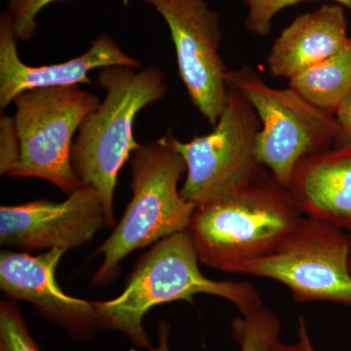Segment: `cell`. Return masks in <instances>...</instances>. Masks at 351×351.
I'll return each mask as SVG.
<instances>
[{
  "instance_id": "obj_1",
  "label": "cell",
  "mask_w": 351,
  "mask_h": 351,
  "mask_svg": "<svg viewBox=\"0 0 351 351\" xmlns=\"http://www.w3.org/2000/svg\"><path fill=\"white\" fill-rule=\"evenodd\" d=\"M188 230L156 242L138 260L124 289L115 299L94 302L99 328L117 330L134 345L152 346L143 319L152 307L176 301L195 302V295H217L232 302L241 315L263 309L260 293L246 281H216L203 276Z\"/></svg>"
},
{
  "instance_id": "obj_2",
  "label": "cell",
  "mask_w": 351,
  "mask_h": 351,
  "mask_svg": "<svg viewBox=\"0 0 351 351\" xmlns=\"http://www.w3.org/2000/svg\"><path fill=\"white\" fill-rule=\"evenodd\" d=\"M97 82L106 97L82 122L73 145L71 164L82 184L93 186L103 203L106 226L115 225L117 176L138 149L133 136L136 117L143 108L167 95L165 75L157 66L100 69Z\"/></svg>"
},
{
  "instance_id": "obj_3",
  "label": "cell",
  "mask_w": 351,
  "mask_h": 351,
  "mask_svg": "<svg viewBox=\"0 0 351 351\" xmlns=\"http://www.w3.org/2000/svg\"><path fill=\"white\" fill-rule=\"evenodd\" d=\"M304 216L269 171L250 186L196 208L188 228L199 262L228 272L276 251Z\"/></svg>"
},
{
  "instance_id": "obj_4",
  "label": "cell",
  "mask_w": 351,
  "mask_h": 351,
  "mask_svg": "<svg viewBox=\"0 0 351 351\" xmlns=\"http://www.w3.org/2000/svg\"><path fill=\"white\" fill-rule=\"evenodd\" d=\"M168 131L163 137L140 145L132 154V199L110 237L97 250L103 263L93 283L106 285L115 278L119 263L137 249L188 230L195 205L178 189L186 164Z\"/></svg>"
},
{
  "instance_id": "obj_5",
  "label": "cell",
  "mask_w": 351,
  "mask_h": 351,
  "mask_svg": "<svg viewBox=\"0 0 351 351\" xmlns=\"http://www.w3.org/2000/svg\"><path fill=\"white\" fill-rule=\"evenodd\" d=\"M226 86L250 103L261 122L255 156L278 184L288 189L304 157L334 147L339 128L336 117L309 103L293 88L270 87L250 66L230 71Z\"/></svg>"
},
{
  "instance_id": "obj_6",
  "label": "cell",
  "mask_w": 351,
  "mask_h": 351,
  "mask_svg": "<svg viewBox=\"0 0 351 351\" xmlns=\"http://www.w3.org/2000/svg\"><path fill=\"white\" fill-rule=\"evenodd\" d=\"M100 99L78 85L29 90L14 99L21 160L11 177L36 178L71 195L82 184L71 164L73 136Z\"/></svg>"
},
{
  "instance_id": "obj_7",
  "label": "cell",
  "mask_w": 351,
  "mask_h": 351,
  "mask_svg": "<svg viewBox=\"0 0 351 351\" xmlns=\"http://www.w3.org/2000/svg\"><path fill=\"white\" fill-rule=\"evenodd\" d=\"M213 130L188 143L176 140L186 164L180 193L195 208L232 195L267 172L258 162L255 143L261 122L250 103L228 87V100Z\"/></svg>"
},
{
  "instance_id": "obj_8",
  "label": "cell",
  "mask_w": 351,
  "mask_h": 351,
  "mask_svg": "<svg viewBox=\"0 0 351 351\" xmlns=\"http://www.w3.org/2000/svg\"><path fill=\"white\" fill-rule=\"evenodd\" d=\"M350 255L348 233L304 217L276 251L239 263L228 272L277 281L299 302H331L351 307Z\"/></svg>"
},
{
  "instance_id": "obj_9",
  "label": "cell",
  "mask_w": 351,
  "mask_h": 351,
  "mask_svg": "<svg viewBox=\"0 0 351 351\" xmlns=\"http://www.w3.org/2000/svg\"><path fill=\"white\" fill-rule=\"evenodd\" d=\"M169 27L178 71L189 98L212 126L228 100V69L219 53L223 31L206 0H144Z\"/></svg>"
},
{
  "instance_id": "obj_10",
  "label": "cell",
  "mask_w": 351,
  "mask_h": 351,
  "mask_svg": "<svg viewBox=\"0 0 351 351\" xmlns=\"http://www.w3.org/2000/svg\"><path fill=\"white\" fill-rule=\"evenodd\" d=\"M106 225L98 191L82 184L62 202L36 200L0 208V243L23 250L76 248Z\"/></svg>"
},
{
  "instance_id": "obj_11",
  "label": "cell",
  "mask_w": 351,
  "mask_h": 351,
  "mask_svg": "<svg viewBox=\"0 0 351 351\" xmlns=\"http://www.w3.org/2000/svg\"><path fill=\"white\" fill-rule=\"evenodd\" d=\"M66 252L55 248L31 256L2 251L0 288L9 298L34 304L44 318L66 328L73 338L90 339L99 328L94 302L64 294L56 280Z\"/></svg>"
},
{
  "instance_id": "obj_12",
  "label": "cell",
  "mask_w": 351,
  "mask_h": 351,
  "mask_svg": "<svg viewBox=\"0 0 351 351\" xmlns=\"http://www.w3.org/2000/svg\"><path fill=\"white\" fill-rule=\"evenodd\" d=\"M17 38L12 23L5 12L0 17V108L13 103L14 99L29 90L40 88L92 84L88 73L110 66L140 69L141 62L127 55L114 39L101 34L82 56L61 64L32 66L18 54Z\"/></svg>"
},
{
  "instance_id": "obj_13",
  "label": "cell",
  "mask_w": 351,
  "mask_h": 351,
  "mask_svg": "<svg viewBox=\"0 0 351 351\" xmlns=\"http://www.w3.org/2000/svg\"><path fill=\"white\" fill-rule=\"evenodd\" d=\"M288 191L302 216L351 232V147L304 157Z\"/></svg>"
},
{
  "instance_id": "obj_14",
  "label": "cell",
  "mask_w": 351,
  "mask_h": 351,
  "mask_svg": "<svg viewBox=\"0 0 351 351\" xmlns=\"http://www.w3.org/2000/svg\"><path fill=\"white\" fill-rule=\"evenodd\" d=\"M350 38L345 8L338 3L298 16L272 45L267 58L269 75L292 80L343 49Z\"/></svg>"
},
{
  "instance_id": "obj_15",
  "label": "cell",
  "mask_w": 351,
  "mask_h": 351,
  "mask_svg": "<svg viewBox=\"0 0 351 351\" xmlns=\"http://www.w3.org/2000/svg\"><path fill=\"white\" fill-rule=\"evenodd\" d=\"M289 87L335 115L351 93V36L343 49L289 80Z\"/></svg>"
},
{
  "instance_id": "obj_16",
  "label": "cell",
  "mask_w": 351,
  "mask_h": 351,
  "mask_svg": "<svg viewBox=\"0 0 351 351\" xmlns=\"http://www.w3.org/2000/svg\"><path fill=\"white\" fill-rule=\"evenodd\" d=\"M232 331L240 351H267L279 339L282 325L274 311L263 307L257 313L235 318ZM169 336V323L161 321L158 325V345L151 351H170Z\"/></svg>"
},
{
  "instance_id": "obj_17",
  "label": "cell",
  "mask_w": 351,
  "mask_h": 351,
  "mask_svg": "<svg viewBox=\"0 0 351 351\" xmlns=\"http://www.w3.org/2000/svg\"><path fill=\"white\" fill-rule=\"evenodd\" d=\"M0 351H40L18 307L0 304Z\"/></svg>"
},
{
  "instance_id": "obj_18",
  "label": "cell",
  "mask_w": 351,
  "mask_h": 351,
  "mask_svg": "<svg viewBox=\"0 0 351 351\" xmlns=\"http://www.w3.org/2000/svg\"><path fill=\"white\" fill-rule=\"evenodd\" d=\"M248 7L243 21L247 31L257 36H267L272 29V20L277 13L306 0H241ZM351 12V0H332Z\"/></svg>"
},
{
  "instance_id": "obj_19",
  "label": "cell",
  "mask_w": 351,
  "mask_h": 351,
  "mask_svg": "<svg viewBox=\"0 0 351 351\" xmlns=\"http://www.w3.org/2000/svg\"><path fill=\"white\" fill-rule=\"evenodd\" d=\"M60 0H9L5 13L12 23L18 41H29L38 29V14L46 6Z\"/></svg>"
},
{
  "instance_id": "obj_20",
  "label": "cell",
  "mask_w": 351,
  "mask_h": 351,
  "mask_svg": "<svg viewBox=\"0 0 351 351\" xmlns=\"http://www.w3.org/2000/svg\"><path fill=\"white\" fill-rule=\"evenodd\" d=\"M21 140L15 117L2 113L0 117V173L11 176L21 160Z\"/></svg>"
},
{
  "instance_id": "obj_21",
  "label": "cell",
  "mask_w": 351,
  "mask_h": 351,
  "mask_svg": "<svg viewBox=\"0 0 351 351\" xmlns=\"http://www.w3.org/2000/svg\"><path fill=\"white\" fill-rule=\"evenodd\" d=\"M335 117L338 121L339 133L334 147H351V93L339 106Z\"/></svg>"
},
{
  "instance_id": "obj_22",
  "label": "cell",
  "mask_w": 351,
  "mask_h": 351,
  "mask_svg": "<svg viewBox=\"0 0 351 351\" xmlns=\"http://www.w3.org/2000/svg\"><path fill=\"white\" fill-rule=\"evenodd\" d=\"M298 337H299V341L297 343H285L280 339H277L267 348V351H311L313 343L307 331L306 321L302 316H300L298 321Z\"/></svg>"
},
{
  "instance_id": "obj_23",
  "label": "cell",
  "mask_w": 351,
  "mask_h": 351,
  "mask_svg": "<svg viewBox=\"0 0 351 351\" xmlns=\"http://www.w3.org/2000/svg\"><path fill=\"white\" fill-rule=\"evenodd\" d=\"M348 235H350V243H351V232H348ZM350 265H351V255H350Z\"/></svg>"
},
{
  "instance_id": "obj_24",
  "label": "cell",
  "mask_w": 351,
  "mask_h": 351,
  "mask_svg": "<svg viewBox=\"0 0 351 351\" xmlns=\"http://www.w3.org/2000/svg\"><path fill=\"white\" fill-rule=\"evenodd\" d=\"M311 351H315V350H314L313 345H311Z\"/></svg>"
}]
</instances>
